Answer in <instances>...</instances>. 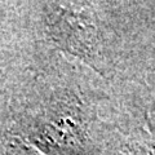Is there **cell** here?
I'll use <instances>...</instances> for the list:
<instances>
[{
	"label": "cell",
	"instance_id": "obj_1",
	"mask_svg": "<svg viewBox=\"0 0 155 155\" xmlns=\"http://www.w3.org/2000/svg\"><path fill=\"white\" fill-rule=\"evenodd\" d=\"M49 16L51 31L56 41L101 72L104 39L93 14L57 5L52 8Z\"/></svg>",
	"mask_w": 155,
	"mask_h": 155
},
{
	"label": "cell",
	"instance_id": "obj_4",
	"mask_svg": "<svg viewBox=\"0 0 155 155\" xmlns=\"http://www.w3.org/2000/svg\"><path fill=\"white\" fill-rule=\"evenodd\" d=\"M151 120H150V125H151V127L154 128L153 130H154V132H155V110H154V113H153V115H151Z\"/></svg>",
	"mask_w": 155,
	"mask_h": 155
},
{
	"label": "cell",
	"instance_id": "obj_2",
	"mask_svg": "<svg viewBox=\"0 0 155 155\" xmlns=\"http://www.w3.org/2000/svg\"><path fill=\"white\" fill-rule=\"evenodd\" d=\"M36 142L53 154L81 149L85 141V120L76 107L62 109L39 124Z\"/></svg>",
	"mask_w": 155,
	"mask_h": 155
},
{
	"label": "cell",
	"instance_id": "obj_3",
	"mask_svg": "<svg viewBox=\"0 0 155 155\" xmlns=\"http://www.w3.org/2000/svg\"><path fill=\"white\" fill-rule=\"evenodd\" d=\"M114 155H155V137L151 134L134 136L124 142Z\"/></svg>",
	"mask_w": 155,
	"mask_h": 155
}]
</instances>
